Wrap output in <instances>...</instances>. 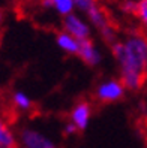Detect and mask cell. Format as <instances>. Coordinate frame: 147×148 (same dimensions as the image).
Wrapping results in <instances>:
<instances>
[{
  "label": "cell",
  "mask_w": 147,
  "mask_h": 148,
  "mask_svg": "<svg viewBox=\"0 0 147 148\" xmlns=\"http://www.w3.org/2000/svg\"><path fill=\"white\" fill-rule=\"evenodd\" d=\"M0 40H2V34H0Z\"/></svg>",
  "instance_id": "cell-17"
},
{
  "label": "cell",
  "mask_w": 147,
  "mask_h": 148,
  "mask_svg": "<svg viewBox=\"0 0 147 148\" xmlns=\"http://www.w3.org/2000/svg\"><path fill=\"white\" fill-rule=\"evenodd\" d=\"M0 148H5V147H0Z\"/></svg>",
  "instance_id": "cell-18"
},
{
  "label": "cell",
  "mask_w": 147,
  "mask_h": 148,
  "mask_svg": "<svg viewBox=\"0 0 147 148\" xmlns=\"http://www.w3.org/2000/svg\"><path fill=\"white\" fill-rule=\"evenodd\" d=\"M86 15H87L90 24L101 33V38L104 39V42H107L108 45H111V43H114L117 40L113 21H111L108 12L102 6H99V3L95 5Z\"/></svg>",
  "instance_id": "cell-2"
},
{
  "label": "cell",
  "mask_w": 147,
  "mask_h": 148,
  "mask_svg": "<svg viewBox=\"0 0 147 148\" xmlns=\"http://www.w3.org/2000/svg\"><path fill=\"white\" fill-rule=\"evenodd\" d=\"M126 91L128 90L125 88L120 79L110 78V79H105L98 84L96 90H95V97L101 103H114L122 100Z\"/></svg>",
  "instance_id": "cell-3"
},
{
  "label": "cell",
  "mask_w": 147,
  "mask_h": 148,
  "mask_svg": "<svg viewBox=\"0 0 147 148\" xmlns=\"http://www.w3.org/2000/svg\"><path fill=\"white\" fill-rule=\"evenodd\" d=\"M53 9L62 16H66L72 14L75 9V0H51Z\"/></svg>",
  "instance_id": "cell-11"
},
{
  "label": "cell",
  "mask_w": 147,
  "mask_h": 148,
  "mask_svg": "<svg viewBox=\"0 0 147 148\" xmlns=\"http://www.w3.org/2000/svg\"><path fill=\"white\" fill-rule=\"evenodd\" d=\"M78 57L83 60V62L90 66V67H95L101 63L102 60V56L98 51L95 42L89 38V39H83L80 40V49H78Z\"/></svg>",
  "instance_id": "cell-7"
},
{
  "label": "cell",
  "mask_w": 147,
  "mask_h": 148,
  "mask_svg": "<svg viewBox=\"0 0 147 148\" xmlns=\"http://www.w3.org/2000/svg\"><path fill=\"white\" fill-rule=\"evenodd\" d=\"M62 25H63L65 32H68L69 34H72V36L77 38L78 40L89 39L90 34H92V29H90L89 23L84 21L80 15H77L74 12L66 15V16H63Z\"/></svg>",
  "instance_id": "cell-5"
},
{
  "label": "cell",
  "mask_w": 147,
  "mask_h": 148,
  "mask_svg": "<svg viewBox=\"0 0 147 148\" xmlns=\"http://www.w3.org/2000/svg\"><path fill=\"white\" fill-rule=\"evenodd\" d=\"M96 3H98L96 0H75V8H77L80 12L87 14Z\"/></svg>",
  "instance_id": "cell-14"
},
{
  "label": "cell",
  "mask_w": 147,
  "mask_h": 148,
  "mask_svg": "<svg viewBox=\"0 0 147 148\" xmlns=\"http://www.w3.org/2000/svg\"><path fill=\"white\" fill-rule=\"evenodd\" d=\"M56 43L63 53H66L69 56H78L80 40L77 38H74L72 34H69L68 32H65V30L59 32L56 34Z\"/></svg>",
  "instance_id": "cell-8"
},
{
  "label": "cell",
  "mask_w": 147,
  "mask_h": 148,
  "mask_svg": "<svg viewBox=\"0 0 147 148\" xmlns=\"http://www.w3.org/2000/svg\"><path fill=\"white\" fill-rule=\"evenodd\" d=\"M3 18H5V14H3V11H0V25L3 23Z\"/></svg>",
  "instance_id": "cell-16"
},
{
  "label": "cell",
  "mask_w": 147,
  "mask_h": 148,
  "mask_svg": "<svg viewBox=\"0 0 147 148\" xmlns=\"http://www.w3.org/2000/svg\"><path fill=\"white\" fill-rule=\"evenodd\" d=\"M18 142L23 148H57V145L48 136L29 127L20 130Z\"/></svg>",
  "instance_id": "cell-4"
},
{
  "label": "cell",
  "mask_w": 147,
  "mask_h": 148,
  "mask_svg": "<svg viewBox=\"0 0 147 148\" xmlns=\"http://www.w3.org/2000/svg\"><path fill=\"white\" fill-rule=\"evenodd\" d=\"M120 9L125 15H137V9H138V0H122L120 3Z\"/></svg>",
  "instance_id": "cell-13"
},
{
  "label": "cell",
  "mask_w": 147,
  "mask_h": 148,
  "mask_svg": "<svg viewBox=\"0 0 147 148\" xmlns=\"http://www.w3.org/2000/svg\"><path fill=\"white\" fill-rule=\"evenodd\" d=\"M90 118H92V105L87 100L77 102L69 112V121L74 123L80 132H84L89 127Z\"/></svg>",
  "instance_id": "cell-6"
},
{
  "label": "cell",
  "mask_w": 147,
  "mask_h": 148,
  "mask_svg": "<svg viewBox=\"0 0 147 148\" xmlns=\"http://www.w3.org/2000/svg\"><path fill=\"white\" fill-rule=\"evenodd\" d=\"M135 18L141 25V30L147 34V0H138V9Z\"/></svg>",
  "instance_id": "cell-12"
},
{
  "label": "cell",
  "mask_w": 147,
  "mask_h": 148,
  "mask_svg": "<svg viewBox=\"0 0 147 148\" xmlns=\"http://www.w3.org/2000/svg\"><path fill=\"white\" fill-rule=\"evenodd\" d=\"M0 147L5 148H18V139L9 127V121L0 115Z\"/></svg>",
  "instance_id": "cell-9"
},
{
  "label": "cell",
  "mask_w": 147,
  "mask_h": 148,
  "mask_svg": "<svg viewBox=\"0 0 147 148\" xmlns=\"http://www.w3.org/2000/svg\"><path fill=\"white\" fill-rule=\"evenodd\" d=\"M110 48L119 64V79L125 88L140 91L147 82V34L143 30L132 32L125 40L111 43Z\"/></svg>",
  "instance_id": "cell-1"
},
{
  "label": "cell",
  "mask_w": 147,
  "mask_h": 148,
  "mask_svg": "<svg viewBox=\"0 0 147 148\" xmlns=\"http://www.w3.org/2000/svg\"><path fill=\"white\" fill-rule=\"evenodd\" d=\"M80 130L77 129V126L74 124V123H71V121H68V123L65 124V127H63V133L66 135V136H72V135H77Z\"/></svg>",
  "instance_id": "cell-15"
},
{
  "label": "cell",
  "mask_w": 147,
  "mask_h": 148,
  "mask_svg": "<svg viewBox=\"0 0 147 148\" xmlns=\"http://www.w3.org/2000/svg\"><path fill=\"white\" fill-rule=\"evenodd\" d=\"M11 100H12V106L15 109H18L21 112H27V111H32L33 109V102L32 99L29 97V94H26L24 91L21 90H17L12 93L11 96Z\"/></svg>",
  "instance_id": "cell-10"
}]
</instances>
